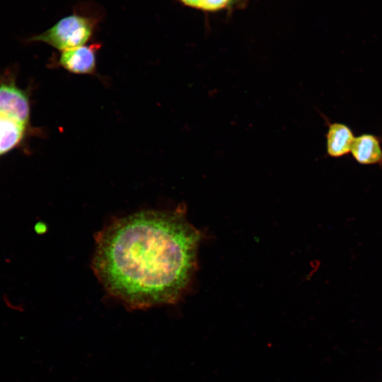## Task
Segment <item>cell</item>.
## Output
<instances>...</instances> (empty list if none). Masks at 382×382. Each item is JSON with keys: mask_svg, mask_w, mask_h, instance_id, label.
Masks as SVG:
<instances>
[{"mask_svg": "<svg viewBox=\"0 0 382 382\" xmlns=\"http://www.w3.org/2000/svg\"><path fill=\"white\" fill-rule=\"evenodd\" d=\"M185 4L191 6L199 8L202 0H181Z\"/></svg>", "mask_w": 382, "mask_h": 382, "instance_id": "obj_9", "label": "cell"}, {"mask_svg": "<svg viewBox=\"0 0 382 382\" xmlns=\"http://www.w3.org/2000/svg\"><path fill=\"white\" fill-rule=\"evenodd\" d=\"M327 122L328 130L325 134L326 154L331 158H341L351 154L355 139L352 129L342 122Z\"/></svg>", "mask_w": 382, "mask_h": 382, "instance_id": "obj_5", "label": "cell"}, {"mask_svg": "<svg viewBox=\"0 0 382 382\" xmlns=\"http://www.w3.org/2000/svg\"><path fill=\"white\" fill-rule=\"evenodd\" d=\"M25 125L0 114V155L16 146L23 137Z\"/></svg>", "mask_w": 382, "mask_h": 382, "instance_id": "obj_7", "label": "cell"}, {"mask_svg": "<svg viewBox=\"0 0 382 382\" xmlns=\"http://www.w3.org/2000/svg\"><path fill=\"white\" fill-rule=\"evenodd\" d=\"M98 45H82L64 50L59 59V64L65 70L78 74H92L96 69Z\"/></svg>", "mask_w": 382, "mask_h": 382, "instance_id": "obj_4", "label": "cell"}, {"mask_svg": "<svg viewBox=\"0 0 382 382\" xmlns=\"http://www.w3.org/2000/svg\"><path fill=\"white\" fill-rule=\"evenodd\" d=\"M381 138L371 133L355 137L351 154L361 165H378L382 167Z\"/></svg>", "mask_w": 382, "mask_h": 382, "instance_id": "obj_6", "label": "cell"}, {"mask_svg": "<svg viewBox=\"0 0 382 382\" xmlns=\"http://www.w3.org/2000/svg\"><path fill=\"white\" fill-rule=\"evenodd\" d=\"M201 238L183 207L139 212L98 233L93 270L108 293L127 308L175 303L195 270Z\"/></svg>", "mask_w": 382, "mask_h": 382, "instance_id": "obj_1", "label": "cell"}, {"mask_svg": "<svg viewBox=\"0 0 382 382\" xmlns=\"http://www.w3.org/2000/svg\"><path fill=\"white\" fill-rule=\"evenodd\" d=\"M230 0H202L199 8L215 11L225 7Z\"/></svg>", "mask_w": 382, "mask_h": 382, "instance_id": "obj_8", "label": "cell"}, {"mask_svg": "<svg viewBox=\"0 0 382 382\" xmlns=\"http://www.w3.org/2000/svg\"><path fill=\"white\" fill-rule=\"evenodd\" d=\"M93 32L91 21L79 15H70L59 20L44 33L30 40L45 42L58 50H66L83 45Z\"/></svg>", "mask_w": 382, "mask_h": 382, "instance_id": "obj_2", "label": "cell"}, {"mask_svg": "<svg viewBox=\"0 0 382 382\" xmlns=\"http://www.w3.org/2000/svg\"><path fill=\"white\" fill-rule=\"evenodd\" d=\"M30 113L26 94L13 83L0 85V114L26 125Z\"/></svg>", "mask_w": 382, "mask_h": 382, "instance_id": "obj_3", "label": "cell"}]
</instances>
